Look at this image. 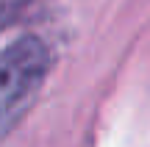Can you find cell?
Wrapping results in <instances>:
<instances>
[{"mask_svg":"<svg viewBox=\"0 0 150 147\" xmlns=\"http://www.w3.org/2000/svg\"><path fill=\"white\" fill-rule=\"evenodd\" d=\"M50 47L36 33H22L0 53V142L22 122L50 72Z\"/></svg>","mask_w":150,"mask_h":147,"instance_id":"6da1fadb","label":"cell"}]
</instances>
